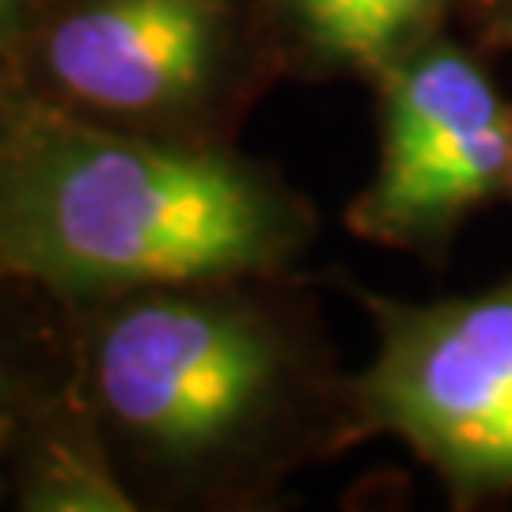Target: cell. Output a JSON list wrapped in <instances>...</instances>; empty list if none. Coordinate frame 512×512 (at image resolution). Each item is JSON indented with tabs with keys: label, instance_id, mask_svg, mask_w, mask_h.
Masks as SVG:
<instances>
[{
	"label": "cell",
	"instance_id": "1",
	"mask_svg": "<svg viewBox=\"0 0 512 512\" xmlns=\"http://www.w3.org/2000/svg\"><path fill=\"white\" fill-rule=\"evenodd\" d=\"M281 217L224 156L65 133L0 190V274L54 289L179 285L239 274L277 251Z\"/></svg>",
	"mask_w": 512,
	"mask_h": 512
},
{
	"label": "cell",
	"instance_id": "2",
	"mask_svg": "<svg viewBox=\"0 0 512 512\" xmlns=\"http://www.w3.org/2000/svg\"><path fill=\"white\" fill-rule=\"evenodd\" d=\"M361 399L456 490L512 486V281L437 304H384Z\"/></svg>",
	"mask_w": 512,
	"mask_h": 512
},
{
	"label": "cell",
	"instance_id": "3",
	"mask_svg": "<svg viewBox=\"0 0 512 512\" xmlns=\"http://www.w3.org/2000/svg\"><path fill=\"white\" fill-rule=\"evenodd\" d=\"M103 403L160 452L232 437L274 384V346L243 315L202 300H145L99 338Z\"/></svg>",
	"mask_w": 512,
	"mask_h": 512
},
{
	"label": "cell",
	"instance_id": "4",
	"mask_svg": "<svg viewBox=\"0 0 512 512\" xmlns=\"http://www.w3.org/2000/svg\"><path fill=\"white\" fill-rule=\"evenodd\" d=\"M380 171L357 228L421 239L509 183V114L490 76L456 46H421L387 73Z\"/></svg>",
	"mask_w": 512,
	"mask_h": 512
},
{
	"label": "cell",
	"instance_id": "5",
	"mask_svg": "<svg viewBox=\"0 0 512 512\" xmlns=\"http://www.w3.org/2000/svg\"><path fill=\"white\" fill-rule=\"evenodd\" d=\"M217 0H95L46 38L57 84L107 110L179 103L209 73Z\"/></svg>",
	"mask_w": 512,
	"mask_h": 512
},
{
	"label": "cell",
	"instance_id": "6",
	"mask_svg": "<svg viewBox=\"0 0 512 512\" xmlns=\"http://www.w3.org/2000/svg\"><path fill=\"white\" fill-rule=\"evenodd\" d=\"M440 0H293L296 16L327 54L357 65L387 57L437 12Z\"/></svg>",
	"mask_w": 512,
	"mask_h": 512
},
{
	"label": "cell",
	"instance_id": "7",
	"mask_svg": "<svg viewBox=\"0 0 512 512\" xmlns=\"http://www.w3.org/2000/svg\"><path fill=\"white\" fill-rule=\"evenodd\" d=\"M27 509L38 512H129L133 501L110 478V471L88 448L54 444L38 459L35 478L23 497Z\"/></svg>",
	"mask_w": 512,
	"mask_h": 512
},
{
	"label": "cell",
	"instance_id": "8",
	"mask_svg": "<svg viewBox=\"0 0 512 512\" xmlns=\"http://www.w3.org/2000/svg\"><path fill=\"white\" fill-rule=\"evenodd\" d=\"M494 16L501 19V27H505V35L512 38V0H494Z\"/></svg>",
	"mask_w": 512,
	"mask_h": 512
},
{
	"label": "cell",
	"instance_id": "9",
	"mask_svg": "<svg viewBox=\"0 0 512 512\" xmlns=\"http://www.w3.org/2000/svg\"><path fill=\"white\" fill-rule=\"evenodd\" d=\"M16 8H19V0H0V31L12 23V16H16Z\"/></svg>",
	"mask_w": 512,
	"mask_h": 512
},
{
	"label": "cell",
	"instance_id": "10",
	"mask_svg": "<svg viewBox=\"0 0 512 512\" xmlns=\"http://www.w3.org/2000/svg\"><path fill=\"white\" fill-rule=\"evenodd\" d=\"M509 183H512V114H509Z\"/></svg>",
	"mask_w": 512,
	"mask_h": 512
},
{
	"label": "cell",
	"instance_id": "11",
	"mask_svg": "<svg viewBox=\"0 0 512 512\" xmlns=\"http://www.w3.org/2000/svg\"><path fill=\"white\" fill-rule=\"evenodd\" d=\"M0 384H4V376H0Z\"/></svg>",
	"mask_w": 512,
	"mask_h": 512
}]
</instances>
